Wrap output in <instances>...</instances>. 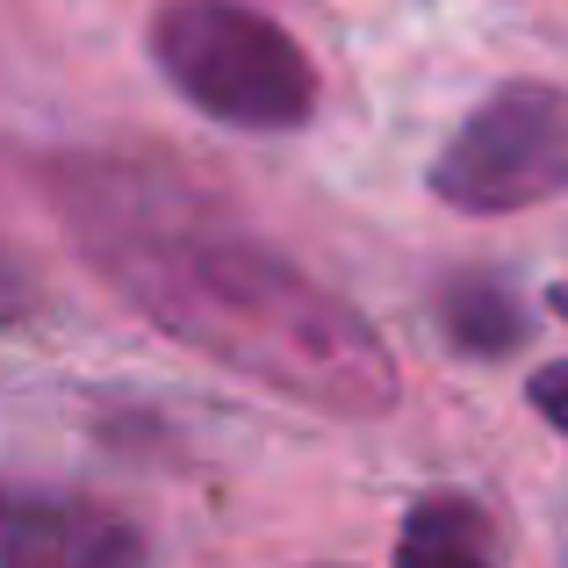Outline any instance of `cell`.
Here are the masks:
<instances>
[{"label":"cell","instance_id":"cell-1","mask_svg":"<svg viewBox=\"0 0 568 568\" xmlns=\"http://www.w3.org/2000/svg\"><path fill=\"white\" fill-rule=\"evenodd\" d=\"M80 216L115 288L181 346L332 417L396 410L403 375L375 324L252 231L123 181H101Z\"/></svg>","mask_w":568,"mask_h":568},{"label":"cell","instance_id":"cell-2","mask_svg":"<svg viewBox=\"0 0 568 568\" xmlns=\"http://www.w3.org/2000/svg\"><path fill=\"white\" fill-rule=\"evenodd\" d=\"M152 58L173 94L231 130H303L317 115L310 51L245 0H166L152 22Z\"/></svg>","mask_w":568,"mask_h":568},{"label":"cell","instance_id":"cell-3","mask_svg":"<svg viewBox=\"0 0 568 568\" xmlns=\"http://www.w3.org/2000/svg\"><path fill=\"white\" fill-rule=\"evenodd\" d=\"M432 194L468 216H511L568 194V94L547 80L497 87L432 159Z\"/></svg>","mask_w":568,"mask_h":568},{"label":"cell","instance_id":"cell-4","mask_svg":"<svg viewBox=\"0 0 568 568\" xmlns=\"http://www.w3.org/2000/svg\"><path fill=\"white\" fill-rule=\"evenodd\" d=\"M152 547L123 511L72 489L0 483V568H144Z\"/></svg>","mask_w":568,"mask_h":568},{"label":"cell","instance_id":"cell-5","mask_svg":"<svg viewBox=\"0 0 568 568\" xmlns=\"http://www.w3.org/2000/svg\"><path fill=\"white\" fill-rule=\"evenodd\" d=\"M396 568H497V526L475 497H417L396 540Z\"/></svg>","mask_w":568,"mask_h":568},{"label":"cell","instance_id":"cell-6","mask_svg":"<svg viewBox=\"0 0 568 568\" xmlns=\"http://www.w3.org/2000/svg\"><path fill=\"white\" fill-rule=\"evenodd\" d=\"M439 324H446V338H454L460 353H475V361H497V353H511L518 338H526V310H518V295L504 288L497 274L446 281Z\"/></svg>","mask_w":568,"mask_h":568},{"label":"cell","instance_id":"cell-7","mask_svg":"<svg viewBox=\"0 0 568 568\" xmlns=\"http://www.w3.org/2000/svg\"><path fill=\"white\" fill-rule=\"evenodd\" d=\"M526 403L547 417L555 432H568V361H555V367H540V375L526 382Z\"/></svg>","mask_w":568,"mask_h":568},{"label":"cell","instance_id":"cell-8","mask_svg":"<svg viewBox=\"0 0 568 568\" xmlns=\"http://www.w3.org/2000/svg\"><path fill=\"white\" fill-rule=\"evenodd\" d=\"M22 310V274H14V260H0V317H14Z\"/></svg>","mask_w":568,"mask_h":568},{"label":"cell","instance_id":"cell-9","mask_svg":"<svg viewBox=\"0 0 568 568\" xmlns=\"http://www.w3.org/2000/svg\"><path fill=\"white\" fill-rule=\"evenodd\" d=\"M555 310H561V324H568V281H555Z\"/></svg>","mask_w":568,"mask_h":568},{"label":"cell","instance_id":"cell-10","mask_svg":"<svg viewBox=\"0 0 568 568\" xmlns=\"http://www.w3.org/2000/svg\"><path fill=\"white\" fill-rule=\"evenodd\" d=\"M332 568H346V561H332Z\"/></svg>","mask_w":568,"mask_h":568}]
</instances>
